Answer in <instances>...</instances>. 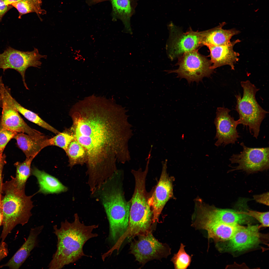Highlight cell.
<instances>
[{
    "mask_svg": "<svg viewBox=\"0 0 269 269\" xmlns=\"http://www.w3.org/2000/svg\"><path fill=\"white\" fill-rule=\"evenodd\" d=\"M18 147L24 153L27 158L36 156L43 148V141L47 139L43 134L30 135L23 133H17L13 137Z\"/></svg>",
    "mask_w": 269,
    "mask_h": 269,
    "instance_id": "21",
    "label": "cell"
},
{
    "mask_svg": "<svg viewBox=\"0 0 269 269\" xmlns=\"http://www.w3.org/2000/svg\"><path fill=\"white\" fill-rule=\"evenodd\" d=\"M6 163V156L5 154H3L1 159L0 160V194H1L3 183L2 178V170L3 167Z\"/></svg>",
    "mask_w": 269,
    "mask_h": 269,
    "instance_id": "35",
    "label": "cell"
},
{
    "mask_svg": "<svg viewBox=\"0 0 269 269\" xmlns=\"http://www.w3.org/2000/svg\"><path fill=\"white\" fill-rule=\"evenodd\" d=\"M230 111L224 107L217 108L214 122L216 129L215 138L217 139L215 145L217 146L235 144L239 137L236 129L239 123L229 114Z\"/></svg>",
    "mask_w": 269,
    "mask_h": 269,
    "instance_id": "15",
    "label": "cell"
},
{
    "mask_svg": "<svg viewBox=\"0 0 269 269\" xmlns=\"http://www.w3.org/2000/svg\"><path fill=\"white\" fill-rule=\"evenodd\" d=\"M245 213L247 215L256 219L261 224V225L259 226L267 227L269 226V212H260L246 209Z\"/></svg>",
    "mask_w": 269,
    "mask_h": 269,
    "instance_id": "30",
    "label": "cell"
},
{
    "mask_svg": "<svg viewBox=\"0 0 269 269\" xmlns=\"http://www.w3.org/2000/svg\"><path fill=\"white\" fill-rule=\"evenodd\" d=\"M11 177L10 180L3 183L1 193L3 212L1 242L17 225L23 226L27 223L34 206L31 198L36 194L26 195L25 189L18 186L15 177Z\"/></svg>",
    "mask_w": 269,
    "mask_h": 269,
    "instance_id": "4",
    "label": "cell"
},
{
    "mask_svg": "<svg viewBox=\"0 0 269 269\" xmlns=\"http://www.w3.org/2000/svg\"><path fill=\"white\" fill-rule=\"evenodd\" d=\"M13 7L6 4L4 0H0V22L5 13Z\"/></svg>",
    "mask_w": 269,
    "mask_h": 269,
    "instance_id": "33",
    "label": "cell"
},
{
    "mask_svg": "<svg viewBox=\"0 0 269 269\" xmlns=\"http://www.w3.org/2000/svg\"><path fill=\"white\" fill-rule=\"evenodd\" d=\"M241 226L215 222H201L192 226L195 229L206 230L208 239H213L217 244L230 239Z\"/></svg>",
    "mask_w": 269,
    "mask_h": 269,
    "instance_id": "18",
    "label": "cell"
},
{
    "mask_svg": "<svg viewBox=\"0 0 269 269\" xmlns=\"http://www.w3.org/2000/svg\"><path fill=\"white\" fill-rule=\"evenodd\" d=\"M240 145L242 151L239 154H233L229 159L232 163L238 164L232 171L241 170L251 174L269 169V147L250 148L243 142Z\"/></svg>",
    "mask_w": 269,
    "mask_h": 269,
    "instance_id": "10",
    "label": "cell"
},
{
    "mask_svg": "<svg viewBox=\"0 0 269 269\" xmlns=\"http://www.w3.org/2000/svg\"><path fill=\"white\" fill-rule=\"evenodd\" d=\"M46 58V56L40 54L35 48L32 51L24 52L8 46L0 54V69H2L3 72L8 69L18 72L22 77L24 86L28 89L25 81L26 70L30 67L39 68L42 64L40 59Z\"/></svg>",
    "mask_w": 269,
    "mask_h": 269,
    "instance_id": "9",
    "label": "cell"
},
{
    "mask_svg": "<svg viewBox=\"0 0 269 269\" xmlns=\"http://www.w3.org/2000/svg\"><path fill=\"white\" fill-rule=\"evenodd\" d=\"M193 222L197 223L215 222L230 224L249 223L254 218L246 214L245 211L221 209L210 205L199 199L195 201Z\"/></svg>",
    "mask_w": 269,
    "mask_h": 269,
    "instance_id": "7",
    "label": "cell"
},
{
    "mask_svg": "<svg viewBox=\"0 0 269 269\" xmlns=\"http://www.w3.org/2000/svg\"><path fill=\"white\" fill-rule=\"evenodd\" d=\"M35 156H32L27 158L22 162H17L14 165L16 168V181L18 186L21 188L24 189L26 182L31 175V165L33 159Z\"/></svg>",
    "mask_w": 269,
    "mask_h": 269,
    "instance_id": "26",
    "label": "cell"
},
{
    "mask_svg": "<svg viewBox=\"0 0 269 269\" xmlns=\"http://www.w3.org/2000/svg\"><path fill=\"white\" fill-rule=\"evenodd\" d=\"M3 218L2 209L1 201V194H0V226L1 225Z\"/></svg>",
    "mask_w": 269,
    "mask_h": 269,
    "instance_id": "36",
    "label": "cell"
},
{
    "mask_svg": "<svg viewBox=\"0 0 269 269\" xmlns=\"http://www.w3.org/2000/svg\"><path fill=\"white\" fill-rule=\"evenodd\" d=\"M21 0H4L6 4L7 5H11L12 3Z\"/></svg>",
    "mask_w": 269,
    "mask_h": 269,
    "instance_id": "37",
    "label": "cell"
},
{
    "mask_svg": "<svg viewBox=\"0 0 269 269\" xmlns=\"http://www.w3.org/2000/svg\"><path fill=\"white\" fill-rule=\"evenodd\" d=\"M7 94L10 102L19 113L27 120L55 134H59V131L50 125L39 117L36 113L23 107L12 96L11 90L8 91Z\"/></svg>",
    "mask_w": 269,
    "mask_h": 269,
    "instance_id": "23",
    "label": "cell"
},
{
    "mask_svg": "<svg viewBox=\"0 0 269 269\" xmlns=\"http://www.w3.org/2000/svg\"><path fill=\"white\" fill-rule=\"evenodd\" d=\"M178 58V68L165 71L168 73H177L178 77L186 79L189 83L198 82L204 77H209L213 71L210 60L200 54L197 49L185 53Z\"/></svg>",
    "mask_w": 269,
    "mask_h": 269,
    "instance_id": "8",
    "label": "cell"
},
{
    "mask_svg": "<svg viewBox=\"0 0 269 269\" xmlns=\"http://www.w3.org/2000/svg\"><path fill=\"white\" fill-rule=\"evenodd\" d=\"M69 158L68 166L71 168L76 165L86 163L87 154L84 147L74 139L69 143L65 151Z\"/></svg>",
    "mask_w": 269,
    "mask_h": 269,
    "instance_id": "24",
    "label": "cell"
},
{
    "mask_svg": "<svg viewBox=\"0 0 269 269\" xmlns=\"http://www.w3.org/2000/svg\"><path fill=\"white\" fill-rule=\"evenodd\" d=\"M74 139L73 136L69 132L60 133L53 138L45 140L43 143V148L48 146H56L65 151L70 142Z\"/></svg>",
    "mask_w": 269,
    "mask_h": 269,
    "instance_id": "27",
    "label": "cell"
},
{
    "mask_svg": "<svg viewBox=\"0 0 269 269\" xmlns=\"http://www.w3.org/2000/svg\"><path fill=\"white\" fill-rule=\"evenodd\" d=\"M226 23L222 22L218 26L205 31L202 42V45L217 46L227 44L233 36L239 33V31L232 29H224L222 27Z\"/></svg>",
    "mask_w": 269,
    "mask_h": 269,
    "instance_id": "22",
    "label": "cell"
},
{
    "mask_svg": "<svg viewBox=\"0 0 269 269\" xmlns=\"http://www.w3.org/2000/svg\"><path fill=\"white\" fill-rule=\"evenodd\" d=\"M8 253L6 243L4 241L1 242L0 244V261L7 256Z\"/></svg>",
    "mask_w": 269,
    "mask_h": 269,
    "instance_id": "34",
    "label": "cell"
},
{
    "mask_svg": "<svg viewBox=\"0 0 269 269\" xmlns=\"http://www.w3.org/2000/svg\"><path fill=\"white\" fill-rule=\"evenodd\" d=\"M125 108L113 100L92 95L74 105L69 132L85 148L88 177L100 181L118 169L117 162L131 160L128 143L134 135Z\"/></svg>",
    "mask_w": 269,
    "mask_h": 269,
    "instance_id": "1",
    "label": "cell"
},
{
    "mask_svg": "<svg viewBox=\"0 0 269 269\" xmlns=\"http://www.w3.org/2000/svg\"><path fill=\"white\" fill-rule=\"evenodd\" d=\"M185 246L181 243L178 252L174 255L171 259L175 269H186L190 265L192 256L186 253L184 249Z\"/></svg>",
    "mask_w": 269,
    "mask_h": 269,
    "instance_id": "28",
    "label": "cell"
},
{
    "mask_svg": "<svg viewBox=\"0 0 269 269\" xmlns=\"http://www.w3.org/2000/svg\"><path fill=\"white\" fill-rule=\"evenodd\" d=\"M44 228L43 225L31 228L27 239L20 248L6 263L0 268L6 267L12 269H18L29 257L31 251L38 243V237Z\"/></svg>",
    "mask_w": 269,
    "mask_h": 269,
    "instance_id": "19",
    "label": "cell"
},
{
    "mask_svg": "<svg viewBox=\"0 0 269 269\" xmlns=\"http://www.w3.org/2000/svg\"><path fill=\"white\" fill-rule=\"evenodd\" d=\"M96 1H100L101 0H95Z\"/></svg>",
    "mask_w": 269,
    "mask_h": 269,
    "instance_id": "39",
    "label": "cell"
},
{
    "mask_svg": "<svg viewBox=\"0 0 269 269\" xmlns=\"http://www.w3.org/2000/svg\"><path fill=\"white\" fill-rule=\"evenodd\" d=\"M42 4V0H22L11 4L18 11L19 18L29 13H35L38 16L46 14V11L41 8Z\"/></svg>",
    "mask_w": 269,
    "mask_h": 269,
    "instance_id": "25",
    "label": "cell"
},
{
    "mask_svg": "<svg viewBox=\"0 0 269 269\" xmlns=\"http://www.w3.org/2000/svg\"><path fill=\"white\" fill-rule=\"evenodd\" d=\"M7 88L2 79H0V94L2 109L0 127L17 133H26L30 135L43 134L30 128L24 121L9 99L7 93Z\"/></svg>",
    "mask_w": 269,
    "mask_h": 269,
    "instance_id": "12",
    "label": "cell"
},
{
    "mask_svg": "<svg viewBox=\"0 0 269 269\" xmlns=\"http://www.w3.org/2000/svg\"><path fill=\"white\" fill-rule=\"evenodd\" d=\"M167 160L162 161V169L160 178L148 203L152 210L153 223L158 222L159 216L165 204L173 196V179L167 171Z\"/></svg>",
    "mask_w": 269,
    "mask_h": 269,
    "instance_id": "14",
    "label": "cell"
},
{
    "mask_svg": "<svg viewBox=\"0 0 269 269\" xmlns=\"http://www.w3.org/2000/svg\"><path fill=\"white\" fill-rule=\"evenodd\" d=\"M1 96L0 94V107L1 108Z\"/></svg>",
    "mask_w": 269,
    "mask_h": 269,
    "instance_id": "38",
    "label": "cell"
},
{
    "mask_svg": "<svg viewBox=\"0 0 269 269\" xmlns=\"http://www.w3.org/2000/svg\"><path fill=\"white\" fill-rule=\"evenodd\" d=\"M31 174L36 178L39 185V189L36 193L59 194L68 190L57 178L36 167L31 169Z\"/></svg>",
    "mask_w": 269,
    "mask_h": 269,
    "instance_id": "20",
    "label": "cell"
},
{
    "mask_svg": "<svg viewBox=\"0 0 269 269\" xmlns=\"http://www.w3.org/2000/svg\"><path fill=\"white\" fill-rule=\"evenodd\" d=\"M74 217L72 222L67 220L62 222L59 228L56 225L53 226L54 233L57 239V250L53 255L59 261L66 265L87 256L83 250L84 244L89 239L98 236L93 231L98 228V225H85L80 222L76 213Z\"/></svg>",
    "mask_w": 269,
    "mask_h": 269,
    "instance_id": "3",
    "label": "cell"
},
{
    "mask_svg": "<svg viewBox=\"0 0 269 269\" xmlns=\"http://www.w3.org/2000/svg\"><path fill=\"white\" fill-rule=\"evenodd\" d=\"M172 28L168 46L169 56L172 60L202 45L205 31H195L190 28L188 31L184 33L176 27Z\"/></svg>",
    "mask_w": 269,
    "mask_h": 269,
    "instance_id": "13",
    "label": "cell"
},
{
    "mask_svg": "<svg viewBox=\"0 0 269 269\" xmlns=\"http://www.w3.org/2000/svg\"><path fill=\"white\" fill-rule=\"evenodd\" d=\"M114 8L120 13L128 14L131 11L129 0H112Z\"/></svg>",
    "mask_w": 269,
    "mask_h": 269,
    "instance_id": "31",
    "label": "cell"
},
{
    "mask_svg": "<svg viewBox=\"0 0 269 269\" xmlns=\"http://www.w3.org/2000/svg\"><path fill=\"white\" fill-rule=\"evenodd\" d=\"M18 133L0 127V160L3 151L8 143Z\"/></svg>",
    "mask_w": 269,
    "mask_h": 269,
    "instance_id": "29",
    "label": "cell"
},
{
    "mask_svg": "<svg viewBox=\"0 0 269 269\" xmlns=\"http://www.w3.org/2000/svg\"><path fill=\"white\" fill-rule=\"evenodd\" d=\"M123 174L120 171L115 172L91 195L103 206L109 222V232L114 235L124 233L129 224L130 203L124 196Z\"/></svg>",
    "mask_w": 269,
    "mask_h": 269,
    "instance_id": "2",
    "label": "cell"
},
{
    "mask_svg": "<svg viewBox=\"0 0 269 269\" xmlns=\"http://www.w3.org/2000/svg\"><path fill=\"white\" fill-rule=\"evenodd\" d=\"M240 42V40L237 39L225 44L207 46L210 51L211 69L214 70L228 65L232 69L234 70V64L238 60L239 54L234 51L233 47Z\"/></svg>",
    "mask_w": 269,
    "mask_h": 269,
    "instance_id": "17",
    "label": "cell"
},
{
    "mask_svg": "<svg viewBox=\"0 0 269 269\" xmlns=\"http://www.w3.org/2000/svg\"><path fill=\"white\" fill-rule=\"evenodd\" d=\"M254 199L257 202L266 205H269V193L268 192L261 194L253 196Z\"/></svg>",
    "mask_w": 269,
    "mask_h": 269,
    "instance_id": "32",
    "label": "cell"
},
{
    "mask_svg": "<svg viewBox=\"0 0 269 269\" xmlns=\"http://www.w3.org/2000/svg\"><path fill=\"white\" fill-rule=\"evenodd\" d=\"M243 93L235 96L237 100L236 110L239 115V124L248 127L251 134L257 138L261 123L268 112L264 109L256 101V94L259 90L250 81L241 82Z\"/></svg>",
    "mask_w": 269,
    "mask_h": 269,
    "instance_id": "6",
    "label": "cell"
},
{
    "mask_svg": "<svg viewBox=\"0 0 269 269\" xmlns=\"http://www.w3.org/2000/svg\"><path fill=\"white\" fill-rule=\"evenodd\" d=\"M149 163L147 162L145 170L141 168L132 170L134 176L135 185L134 192L130 203L128 226L125 237L128 239L136 236L146 235L151 232L153 223L152 213L148 203L145 189V179Z\"/></svg>",
    "mask_w": 269,
    "mask_h": 269,
    "instance_id": "5",
    "label": "cell"
},
{
    "mask_svg": "<svg viewBox=\"0 0 269 269\" xmlns=\"http://www.w3.org/2000/svg\"><path fill=\"white\" fill-rule=\"evenodd\" d=\"M258 225L249 224L241 226L224 247V250L231 252H240L251 248L261 241L262 235Z\"/></svg>",
    "mask_w": 269,
    "mask_h": 269,
    "instance_id": "16",
    "label": "cell"
},
{
    "mask_svg": "<svg viewBox=\"0 0 269 269\" xmlns=\"http://www.w3.org/2000/svg\"><path fill=\"white\" fill-rule=\"evenodd\" d=\"M138 236V239L131 243L130 250L136 260L140 264L144 265L153 259L166 258L171 254L169 246L159 241L151 232Z\"/></svg>",
    "mask_w": 269,
    "mask_h": 269,
    "instance_id": "11",
    "label": "cell"
}]
</instances>
